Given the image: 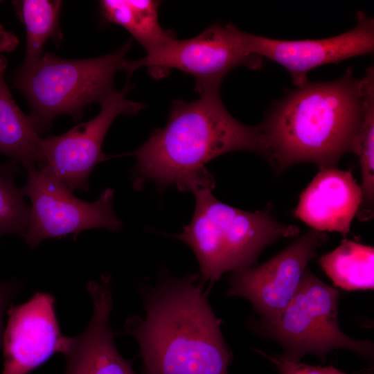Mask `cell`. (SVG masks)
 <instances>
[{
    "label": "cell",
    "mask_w": 374,
    "mask_h": 374,
    "mask_svg": "<svg viewBox=\"0 0 374 374\" xmlns=\"http://www.w3.org/2000/svg\"><path fill=\"white\" fill-rule=\"evenodd\" d=\"M363 79L348 69L339 79L307 82L277 102L260 124L268 161L277 172L312 163L337 167L351 143L364 112Z\"/></svg>",
    "instance_id": "3"
},
{
    "label": "cell",
    "mask_w": 374,
    "mask_h": 374,
    "mask_svg": "<svg viewBox=\"0 0 374 374\" xmlns=\"http://www.w3.org/2000/svg\"><path fill=\"white\" fill-rule=\"evenodd\" d=\"M357 155L362 174V203L371 207L374 199V78L364 79V112L351 143Z\"/></svg>",
    "instance_id": "19"
},
{
    "label": "cell",
    "mask_w": 374,
    "mask_h": 374,
    "mask_svg": "<svg viewBox=\"0 0 374 374\" xmlns=\"http://www.w3.org/2000/svg\"><path fill=\"white\" fill-rule=\"evenodd\" d=\"M210 188L195 195V209L190 222L174 235L185 242L199 265V279L209 289L227 271H237L257 262L268 245L283 238L296 237L300 229L282 223L271 208L249 212L219 201Z\"/></svg>",
    "instance_id": "4"
},
{
    "label": "cell",
    "mask_w": 374,
    "mask_h": 374,
    "mask_svg": "<svg viewBox=\"0 0 374 374\" xmlns=\"http://www.w3.org/2000/svg\"><path fill=\"white\" fill-rule=\"evenodd\" d=\"M7 314L1 374H28L62 353L67 337L61 332L53 295L37 292L27 302L12 305Z\"/></svg>",
    "instance_id": "12"
},
{
    "label": "cell",
    "mask_w": 374,
    "mask_h": 374,
    "mask_svg": "<svg viewBox=\"0 0 374 374\" xmlns=\"http://www.w3.org/2000/svg\"><path fill=\"white\" fill-rule=\"evenodd\" d=\"M1 2V1H0Z\"/></svg>",
    "instance_id": "24"
},
{
    "label": "cell",
    "mask_w": 374,
    "mask_h": 374,
    "mask_svg": "<svg viewBox=\"0 0 374 374\" xmlns=\"http://www.w3.org/2000/svg\"><path fill=\"white\" fill-rule=\"evenodd\" d=\"M256 351L273 363L280 374H346L332 366H314L289 360L283 355H269L260 350ZM362 374H373V372L368 370Z\"/></svg>",
    "instance_id": "21"
},
{
    "label": "cell",
    "mask_w": 374,
    "mask_h": 374,
    "mask_svg": "<svg viewBox=\"0 0 374 374\" xmlns=\"http://www.w3.org/2000/svg\"><path fill=\"white\" fill-rule=\"evenodd\" d=\"M338 290L305 270L299 287L280 314L269 322H260L257 330L279 343L283 356L300 362L313 354L323 361L335 349H346L371 359L373 344L353 339L340 329L338 319Z\"/></svg>",
    "instance_id": "6"
},
{
    "label": "cell",
    "mask_w": 374,
    "mask_h": 374,
    "mask_svg": "<svg viewBox=\"0 0 374 374\" xmlns=\"http://www.w3.org/2000/svg\"><path fill=\"white\" fill-rule=\"evenodd\" d=\"M199 274L160 270L138 283L144 316L128 317L123 335L139 344L143 374H229L233 354Z\"/></svg>",
    "instance_id": "1"
},
{
    "label": "cell",
    "mask_w": 374,
    "mask_h": 374,
    "mask_svg": "<svg viewBox=\"0 0 374 374\" xmlns=\"http://www.w3.org/2000/svg\"><path fill=\"white\" fill-rule=\"evenodd\" d=\"M362 199L361 186L350 170L321 168L300 195L294 215L313 230L345 236Z\"/></svg>",
    "instance_id": "14"
},
{
    "label": "cell",
    "mask_w": 374,
    "mask_h": 374,
    "mask_svg": "<svg viewBox=\"0 0 374 374\" xmlns=\"http://www.w3.org/2000/svg\"><path fill=\"white\" fill-rule=\"evenodd\" d=\"M93 301V314L80 335L66 337L62 353L64 374H136L131 363L118 352L109 325L113 307L112 277L103 275L87 283Z\"/></svg>",
    "instance_id": "13"
},
{
    "label": "cell",
    "mask_w": 374,
    "mask_h": 374,
    "mask_svg": "<svg viewBox=\"0 0 374 374\" xmlns=\"http://www.w3.org/2000/svg\"><path fill=\"white\" fill-rule=\"evenodd\" d=\"M127 42L116 51L98 57L68 60L49 53L35 62L22 64L14 75L15 88L26 97L28 115L39 134L46 130L58 116L80 118L84 107L100 103L114 91L115 74L126 71Z\"/></svg>",
    "instance_id": "5"
},
{
    "label": "cell",
    "mask_w": 374,
    "mask_h": 374,
    "mask_svg": "<svg viewBox=\"0 0 374 374\" xmlns=\"http://www.w3.org/2000/svg\"><path fill=\"white\" fill-rule=\"evenodd\" d=\"M244 34L233 24H213L193 38L175 37L143 58L129 60L126 73L130 76L146 67L154 77L161 78L178 69L195 78L199 93L220 89L224 77L237 66L262 68V58L249 52Z\"/></svg>",
    "instance_id": "7"
},
{
    "label": "cell",
    "mask_w": 374,
    "mask_h": 374,
    "mask_svg": "<svg viewBox=\"0 0 374 374\" xmlns=\"http://www.w3.org/2000/svg\"><path fill=\"white\" fill-rule=\"evenodd\" d=\"M22 285L20 282L0 279V348L2 347L4 332V317Z\"/></svg>",
    "instance_id": "22"
},
{
    "label": "cell",
    "mask_w": 374,
    "mask_h": 374,
    "mask_svg": "<svg viewBox=\"0 0 374 374\" xmlns=\"http://www.w3.org/2000/svg\"><path fill=\"white\" fill-rule=\"evenodd\" d=\"M326 232L310 230L264 263L233 273L227 296L248 300L262 319H276L294 296L308 263L326 242Z\"/></svg>",
    "instance_id": "10"
},
{
    "label": "cell",
    "mask_w": 374,
    "mask_h": 374,
    "mask_svg": "<svg viewBox=\"0 0 374 374\" xmlns=\"http://www.w3.org/2000/svg\"><path fill=\"white\" fill-rule=\"evenodd\" d=\"M17 170L12 162L0 163V237L16 234L23 238L29 224L30 208L15 184Z\"/></svg>",
    "instance_id": "20"
},
{
    "label": "cell",
    "mask_w": 374,
    "mask_h": 374,
    "mask_svg": "<svg viewBox=\"0 0 374 374\" xmlns=\"http://www.w3.org/2000/svg\"><path fill=\"white\" fill-rule=\"evenodd\" d=\"M319 263L335 287L348 291L373 289L371 246L344 239L333 251L322 255Z\"/></svg>",
    "instance_id": "17"
},
{
    "label": "cell",
    "mask_w": 374,
    "mask_h": 374,
    "mask_svg": "<svg viewBox=\"0 0 374 374\" xmlns=\"http://www.w3.org/2000/svg\"><path fill=\"white\" fill-rule=\"evenodd\" d=\"M6 67L7 60L0 54V154L28 170L38 162L42 139L12 98L5 79Z\"/></svg>",
    "instance_id": "15"
},
{
    "label": "cell",
    "mask_w": 374,
    "mask_h": 374,
    "mask_svg": "<svg viewBox=\"0 0 374 374\" xmlns=\"http://www.w3.org/2000/svg\"><path fill=\"white\" fill-rule=\"evenodd\" d=\"M192 102L172 103L168 120L137 150L123 155L136 158L133 186L153 181L159 189L175 186L186 192L213 189L215 180L205 165L225 153L247 150L268 160L269 152L260 125L249 126L234 118L224 106L220 89L199 93Z\"/></svg>",
    "instance_id": "2"
},
{
    "label": "cell",
    "mask_w": 374,
    "mask_h": 374,
    "mask_svg": "<svg viewBox=\"0 0 374 374\" xmlns=\"http://www.w3.org/2000/svg\"><path fill=\"white\" fill-rule=\"evenodd\" d=\"M18 43L19 40L16 35L0 24V54L12 51L16 48Z\"/></svg>",
    "instance_id": "23"
},
{
    "label": "cell",
    "mask_w": 374,
    "mask_h": 374,
    "mask_svg": "<svg viewBox=\"0 0 374 374\" xmlns=\"http://www.w3.org/2000/svg\"><path fill=\"white\" fill-rule=\"evenodd\" d=\"M13 4L26 30V49L23 64H30L43 54V48L50 38L59 40L58 28L61 1L23 0Z\"/></svg>",
    "instance_id": "18"
},
{
    "label": "cell",
    "mask_w": 374,
    "mask_h": 374,
    "mask_svg": "<svg viewBox=\"0 0 374 374\" xmlns=\"http://www.w3.org/2000/svg\"><path fill=\"white\" fill-rule=\"evenodd\" d=\"M131 84L114 91L100 104V112L63 134L42 139L37 168L53 177L69 190L87 191L89 177L99 163L109 159L102 152L105 135L120 115H132L144 108L127 98Z\"/></svg>",
    "instance_id": "9"
},
{
    "label": "cell",
    "mask_w": 374,
    "mask_h": 374,
    "mask_svg": "<svg viewBox=\"0 0 374 374\" xmlns=\"http://www.w3.org/2000/svg\"><path fill=\"white\" fill-rule=\"evenodd\" d=\"M244 39L249 53L283 66L299 87L308 82V72L318 66L373 53L374 20L358 11L353 29L326 39L280 40L245 32Z\"/></svg>",
    "instance_id": "11"
},
{
    "label": "cell",
    "mask_w": 374,
    "mask_h": 374,
    "mask_svg": "<svg viewBox=\"0 0 374 374\" xmlns=\"http://www.w3.org/2000/svg\"><path fill=\"white\" fill-rule=\"evenodd\" d=\"M159 1L153 0H103L100 3L103 17L119 25L149 53L175 38L159 21Z\"/></svg>",
    "instance_id": "16"
},
{
    "label": "cell",
    "mask_w": 374,
    "mask_h": 374,
    "mask_svg": "<svg viewBox=\"0 0 374 374\" xmlns=\"http://www.w3.org/2000/svg\"><path fill=\"white\" fill-rule=\"evenodd\" d=\"M28 179L20 188L32 206L28 229L23 237L32 248L48 238H60L84 230L105 228L112 231L122 227L116 216L114 190H103L93 202L82 201L53 177L36 166L27 170Z\"/></svg>",
    "instance_id": "8"
}]
</instances>
